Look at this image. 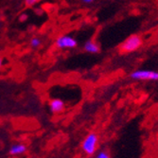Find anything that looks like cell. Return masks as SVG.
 I'll return each mask as SVG.
<instances>
[{
    "label": "cell",
    "instance_id": "cell-1",
    "mask_svg": "<svg viewBox=\"0 0 158 158\" xmlns=\"http://www.w3.org/2000/svg\"><path fill=\"white\" fill-rule=\"evenodd\" d=\"M98 136L95 133H91L86 135L84 140L82 141L81 149L87 155H93L98 149Z\"/></svg>",
    "mask_w": 158,
    "mask_h": 158
},
{
    "label": "cell",
    "instance_id": "cell-2",
    "mask_svg": "<svg viewBox=\"0 0 158 158\" xmlns=\"http://www.w3.org/2000/svg\"><path fill=\"white\" fill-rule=\"evenodd\" d=\"M141 44H142V40L138 35H131L119 46V51L121 53L133 52L137 48H139L141 47Z\"/></svg>",
    "mask_w": 158,
    "mask_h": 158
},
{
    "label": "cell",
    "instance_id": "cell-3",
    "mask_svg": "<svg viewBox=\"0 0 158 158\" xmlns=\"http://www.w3.org/2000/svg\"><path fill=\"white\" fill-rule=\"evenodd\" d=\"M55 45L58 48H62V49L75 48L78 46V42L74 37L70 35H62L56 39Z\"/></svg>",
    "mask_w": 158,
    "mask_h": 158
},
{
    "label": "cell",
    "instance_id": "cell-4",
    "mask_svg": "<svg viewBox=\"0 0 158 158\" xmlns=\"http://www.w3.org/2000/svg\"><path fill=\"white\" fill-rule=\"evenodd\" d=\"M130 77L138 81H158V72L152 70H135Z\"/></svg>",
    "mask_w": 158,
    "mask_h": 158
},
{
    "label": "cell",
    "instance_id": "cell-5",
    "mask_svg": "<svg viewBox=\"0 0 158 158\" xmlns=\"http://www.w3.org/2000/svg\"><path fill=\"white\" fill-rule=\"evenodd\" d=\"M64 109V102L60 98H54L51 99L49 102V110L53 114H58L61 113Z\"/></svg>",
    "mask_w": 158,
    "mask_h": 158
},
{
    "label": "cell",
    "instance_id": "cell-6",
    "mask_svg": "<svg viewBox=\"0 0 158 158\" xmlns=\"http://www.w3.org/2000/svg\"><path fill=\"white\" fill-rule=\"evenodd\" d=\"M84 50L88 53H93V54H96V53H98L100 51V48L98 46V44H97L96 42L92 41V40H89L87 41L84 44V47H83Z\"/></svg>",
    "mask_w": 158,
    "mask_h": 158
},
{
    "label": "cell",
    "instance_id": "cell-7",
    "mask_svg": "<svg viewBox=\"0 0 158 158\" xmlns=\"http://www.w3.org/2000/svg\"><path fill=\"white\" fill-rule=\"evenodd\" d=\"M27 151V147L24 144H15L12 145L10 149V154L11 155H20L25 153Z\"/></svg>",
    "mask_w": 158,
    "mask_h": 158
},
{
    "label": "cell",
    "instance_id": "cell-8",
    "mask_svg": "<svg viewBox=\"0 0 158 158\" xmlns=\"http://www.w3.org/2000/svg\"><path fill=\"white\" fill-rule=\"evenodd\" d=\"M41 45V40L37 37H34L31 40V46L32 48H38Z\"/></svg>",
    "mask_w": 158,
    "mask_h": 158
},
{
    "label": "cell",
    "instance_id": "cell-9",
    "mask_svg": "<svg viewBox=\"0 0 158 158\" xmlns=\"http://www.w3.org/2000/svg\"><path fill=\"white\" fill-rule=\"evenodd\" d=\"M41 0H25V5L27 7H33L37 3H39Z\"/></svg>",
    "mask_w": 158,
    "mask_h": 158
},
{
    "label": "cell",
    "instance_id": "cell-10",
    "mask_svg": "<svg viewBox=\"0 0 158 158\" xmlns=\"http://www.w3.org/2000/svg\"><path fill=\"white\" fill-rule=\"evenodd\" d=\"M95 158H110V155L106 151H102L96 155Z\"/></svg>",
    "mask_w": 158,
    "mask_h": 158
},
{
    "label": "cell",
    "instance_id": "cell-11",
    "mask_svg": "<svg viewBox=\"0 0 158 158\" xmlns=\"http://www.w3.org/2000/svg\"><path fill=\"white\" fill-rule=\"evenodd\" d=\"M27 15L26 13H22L21 15H20V17H19V20L21 21V22H23V21H25V20H27Z\"/></svg>",
    "mask_w": 158,
    "mask_h": 158
},
{
    "label": "cell",
    "instance_id": "cell-12",
    "mask_svg": "<svg viewBox=\"0 0 158 158\" xmlns=\"http://www.w3.org/2000/svg\"><path fill=\"white\" fill-rule=\"evenodd\" d=\"M81 1L85 4H91L95 1V0H81Z\"/></svg>",
    "mask_w": 158,
    "mask_h": 158
},
{
    "label": "cell",
    "instance_id": "cell-13",
    "mask_svg": "<svg viewBox=\"0 0 158 158\" xmlns=\"http://www.w3.org/2000/svg\"><path fill=\"white\" fill-rule=\"evenodd\" d=\"M2 64H3V60H2V58H0V67L2 66Z\"/></svg>",
    "mask_w": 158,
    "mask_h": 158
}]
</instances>
